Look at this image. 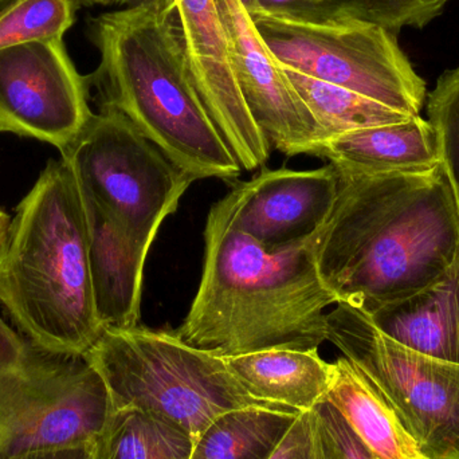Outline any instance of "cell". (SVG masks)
Masks as SVG:
<instances>
[{"mask_svg": "<svg viewBox=\"0 0 459 459\" xmlns=\"http://www.w3.org/2000/svg\"><path fill=\"white\" fill-rule=\"evenodd\" d=\"M326 336L390 402L426 459H459V364L399 344L363 310L336 305Z\"/></svg>", "mask_w": 459, "mask_h": 459, "instance_id": "cell-9", "label": "cell"}, {"mask_svg": "<svg viewBox=\"0 0 459 459\" xmlns=\"http://www.w3.org/2000/svg\"><path fill=\"white\" fill-rule=\"evenodd\" d=\"M110 411L85 356L40 350L0 317V459L91 446Z\"/></svg>", "mask_w": 459, "mask_h": 459, "instance_id": "cell-7", "label": "cell"}, {"mask_svg": "<svg viewBox=\"0 0 459 459\" xmlns=\"http://www.w3.org/2000/svg\"><path fill=\"white\" fill-rule=\"evenodd\" d=\"M164 2V0H96L99 4L104 5H126L129 7H140V5L155 4V3Z\"/></svg>", "mask_w": 459, "mask_h": 459, "instance_id": "cell-29", "label": "cell"}, {"mask_svg": "<svg viewBox=\"0 0 459 459\" xmlns=\"http://www.w3.org/2000/svg\"><path fill=\"white\" fill-rule=\"evenodd\" d=\"M243 100L270 145L286 156H315L323 129L289 82L240 0H217Z\"/></svg>", "mask_w": 459, "mask_h": 459, "instance_id": "cell-13", "label": "cell"}, {"mask_svg": "<svg viewBox=\"0 0 459 459\" xmlns=\"http://www.w3.org/2000/svg\"><path fill=\"white\" fill-rule=\"evenodd\" d=\"M240 3L245 5V8L248 11V13H250V11L255 10V0H240Z\"/></svg>", "mask_w": 459, "mask_h": 459, "instance_id": "cell-31", "label": "cell"}, {"mask_svg": "<svg viewBox=\"0 0 459 459\" xmlns=\"http://www.w3.org/2000/svg\"><path fill=\"white\" fill-rule=\"evenodd\" d=\"M325 401L379 459H426L377 385L347 358L331 363Z\"/></svg>", "mask_w": 459, "mask_h": 459, "instance_id": "cell-18", "label": "cell"}, {"mask_svg": "<svg viewBox=\"0 0 459 459\" xmlns=\"http://www.w3.org/2000/svg\"><path fill=\"white\" fill-rule=\"evenodd\" d=\"M81 198L88 228L89 266L97 317L104 329L139 325L150 248L140 245L82 194Z\"/></svg>", "mask_w": 459, "mask_h": 459, "instance_id": "cell-14", "label": "cell"}, {"mask_svg": "<svg viewBox=\"0 0 459 459\" xmlns=\"http://www.w3.org/2000/svg\"><path fill=\"white\" fill-rule=\"evenodd\" d=\"M0 305L22 336L48 352L85 355L104 331L82 198L62 160L48 161L16 207L0 246Z\"/></svg>", "mask_w": 459, "mask_h": 459, "instance_id": "cell-4", "label": "cell"}, {"mask_svg": "<svg viewBox=\"0 0 459 459\" xmlns=\"http://www.w3.org/2000/svg\"><path fill=\"white\" fill-rule=\"evenodd\" d=\"M196 91L221 136L245 171L264 167L269 140L243 100L230 58L217 0H172Z\"/></svg>", "mask_w": 459, "mask_h": 459, "instance_id": "cell-12", "label": "cell"}, {"mask_svg": "<svg viewBox=\"0 0 459 459\" xmlns=\"http://www.w3.org/2000/svg\"><path fill=\"white\" fill-rule=\"evenodd\" d=\"M315 156L339 172L367 177L420 174L442 164L436 129L422 116L332 137Z\"/></svg>", "mask_w": 459, "mask_h": 459, "instance_id": "cell-15", "label": "cell"}, {"mask_svg": "<svg viewBox=\"0 0 459 459\" xmlns=\"http://www.w3.org/2000/svg\"><path fill=\"white\" fill-rule=\"evenodd\" d=\"M231 186L218 204L232 225L264 250L277 251L324 229L336 204L339 175L331 164L309 171L262 167L253 179Z\"/></svg>", "mask_w": 459, "mask_h": 459, "instance_id": "cell-11", "label": "cell"}, {"mask_svg": "<svg viewBox=\"0 0 459 459\" xmlns=\"http://www.w3.org/2000/svg\"><path fill=\"white\" fill-rule=\"evenodd\" d=\"M78 2H80V4H86V5L96 4V0H78Z\"/></svg>", "mask_w": 459, "mask_h": 459, "instance_id": "cell-32", "label": "cell"}, {"mask_svg": "<svg viewBox=\"0 0 459 459\" xmlns=\"http://www.w3.org/2000/svg\"><path fill=\"white\" fill-rule=\"evenodd\" d=\"M99 69L89 75L100 110H112L194 182H237L242 167L204 108L188 70L172 0L91 19Z\"/></svg>", "mask_w": 459, "mask_h": 459, "instance_id": "cell-3", "label": "cell"}, {"mask_svg": "<svg viewBox=\"0 0 459 459\" xmlns=\"http://www.w3.org/2000/svg\"><path fill=\"white\" fill-rule=\"evenodd\" d=\"M83 356L104 380L112 410L160 418L185 430L194 444L230 410L278 407L251 398L223 358L187 344L171 329H104Z\"/></svg>", "mask_w": 459, "mask_h": 459, "instance_id": "cell-5", "label": "cell"}, {"mask_svg": "<svg viewBox=\"0 0 459 459\" xmlns=\"http://www.w3.org/2000/svg\"><path fill=\"white\" fill-rule=\"evenodd\" d=\"M8 2H11V0H0V8H2L3 5L7 4Z\"/></svg>", "mask_w": 459, "mask_h": 459, "instance_id": "cell-33", "label": "cell"}, {"mask_svg": "<svg viewBox=\"0 0 459 459\" xmlns=\"http://www.w3.org/2000/svg\"><path fill=\"white\" fill-rule=\"evenodd\" d=\"M11 220L13 218L7 214V212L0 210V246L3 245V242L5 240V237L8 234V229H10Z\"/></svg>", "mask_w": 459, "mask_h": 459, "instance_id": "cell-30", "label": "cell"}, {"mask_svg": "<svg viewBox=\"0 0 459 459\" xmlns=\"http://www.w3.org/2000/svg\"><path fill=\"white\" fill-rule=\"evenodd\" d=\"M307 417L310 459H379L328 401L316 404L307 411Z\"/></svg>", "mask_w": 459, "mask_h": 459, "instance_id": "cell-24", "label": "cell"}, {"mask_svg": "<svg viewBox=\"0 0 459 459\" xmlns=\"http://www.w3.org/2000/svg\"><path fill=\"white\" fill-rule=\"evenodd\" d=\"M452 0H352L350 10L398 34L404 27L425 29Z\"/></svg>", "mask_w": 459, "mask_h": 459, "instance_id": "cell-25", "label": "cell"}, {"mask_svg": "<svg viewBox=\"0 0 459 459\" xmlns=\"http://www.w3.org/2000/svg\"><path fill=\"white\" fill-rule=\"evenodd\" d=\"M15 459H91L89 446L58 447L29 453Z\"/></svg>", "mask_w": 459, "mask_h": 459, "instance_id": "cell-27", "label": "cell"}, {"mask_svg": "<svg viewBox=\"0 0 459 459\" xmlns=\"http://www.w3.org/2000/svg\"><path fill=\"white\" fill-rule=\"evenodd\" d=\"M299 414L282 407L230 410L204 429L191 459H269Z\"/></svg>", "mask_w": 459, "mask_h": 459, "instance_id": "cell-19", "label": "cell"}, {"mask_svg": "<svg viewBox=\"0 0 459 459\" xmlns=\"http://www.w3.org/2000/svg\"><path fill=\"white\" fill-rule=\"evenodd\" d=\"M61 160L80 193L150 250L194 183L112 110L93 113Z\"/></svg>", "mask_w": 459, "mask_h": 459, "instance_id": "cell-8", "label": "cell"}, {"mask_svg": "<svg viewBox=\"0 0 459 459\" xmlns=\"http://www.w3.org/2000/svg\"><path fill=\"white\" fill-rule=\"evenodd\" d=\"M250 18L282 66L368 97L391 109L420 116L428 88L396 35L337 3L254 10Z\"/></svg>", "mask_w": 459, "mask_h": 459, "instance_id": "cell-6", "label": "cell"}, {"mask_svg": "<svg viewBox=\"0 0 459 459\" xmlns=\"http://www.w3.org/2000/svg\"><path fill=\"white\" fill-rule=\"evenodd\" d=\"M331 0H255V10H283V8L309 7ZM254 11V10H253Z\"/></svg>", "mask_w": 459, "mask_h": 459, "instance_id": "cell-28", "label": "cell"}, {"mask_svg": "<svg viewBox=\"0 0 459 459\" xmlns=\"http://www.w3.org/2000/svg\"><path fill=\"white\" fill-rule=\"evenodd\" d=\"M367 316L399 344L459 364V250L444 274L430 285L406 299L380 305Z\"/></svg>", "mask_w": 459, "mask_h": 459, "instance_id": "cell-16", "label": "cell"}, {"mask_svg": "<svg viewBox=\"0 0 459 459\" xmlns=\"http://www.w3.org/2000/svg\"><path fill=\"white\" fill-rule=\"evenodd\" d=\"M193 449L185 430L134 409L112 410L89 446L91 459H191Z\"/></svg>", "mask_w": 459, "mask_h": 459, "instance_id": "cell-20", "label": "cell"}, {"mask_svg": "<svg viewBox=\"0 0 459 459\" xmlns=\"http://www.w3.org/2000/svg\"><path fill=\"white\" fill-rule=\"evenodd\" d=\"M428 112L459 212V66L442 73L429 93Z\"/></svg>", "mask_w": 459, "mask_h": 459, "instance_id": "cell-23", "label": "cell"}, {"mask_svg": "<svg viewBox=\"0 0 459 459\" xmlns=\"http://www.w3.org/2000/svg\"><path fill=\"white\" fill-rule=\"evenodd\" d=\"M282 67L289 82L323 129L324 142L359 129L401 123L412 117L342 86Z\"/></svg>", "mask_w": 459, "mask_h": 459, "instance_id": "cell-21", "label": "cell"}, {"mask_svg": "<svg viewBox=\"0 0 459 459\" xmlns=\"http://www.w3.org/2000/svg\"><path fill=\"white\" fill-rule=\"evenodd\" d=\"M337 175L336 204L316 246L318 274L337 304L368 313L444 274L459 250V212L442 164L420 174Z\"/></svg>", "mask_w": 459, "mask_h": 459, "instance_id": "cell-1", "label": "cell"}, {"mask_svg": "<svg viewBox=\"0 0 459 459\" xmlns=\"http://www.w3.org/2000/svg\"><path fill=\"white\" fill-rule=\"evenodd\" d=\"M269 459H310V428L307 411L299 412L296 422Z\"/></svg>", "mask_w": 459, "mask_h": 459, "instance_id": "cell-26", "label": "cell"}, {"mask_svg": "<svg viewBox=\"0 0 459 459\" xmlns=\"http://www.w3.org/2000/svg\"><path fill=\"white\" fill-rule=\"evenodd\" d=\"M230 374L255 401L296 412L325 401L331 363L313 350L259 351L223 358Z\"/></svg>", "mask_w": 459, "mask_h": 459, "instance_id": "cell-17", "label": "cell"}, {"mask_svg": "<svg viewBox=\"0 0 459 459\" xmlns=\"http://www.w3.org/2000/svg\"><path fill=\"white\" fill-rule=\"evenodd\" d=\"M78 0H11L0 8V50L23 43L64 40Z\"/></svg>", "mask_w": 459, "mask_h": 459, "instance_id": "cell-22", "label": "cell"}, {"mask_svg": "<svg viewBox=\"0 0 459 459\" xmlns=\"http://www.w3.org/2000/svg\"><path fill=\"white\" fill-rule=\"evenodd\" d=\"M318 234L267 251L212 204L201 285L178 336L220 358L320 347L328 340L325 309L337 299L318 274Z\"/></svg>", "mask_w": 459, "mask_h": 459, "instance_id": "cell-2", "label": "cell"}, {"mask_svg": "<svg viewBox=\"0 0 459 459\" xmlns=\"http://www.w3.org/2000/svg\"><path fill=\"white\" fill-rule=\"evenodd\" d=\"M89 80L75 69L64 40L0 50V132L53 145L61 152L85 128Z\"/></svg>", "mask_w": 459, "mask_h": 459, "instance_id": "cell-10", "label": "cell"}]
</instances>
